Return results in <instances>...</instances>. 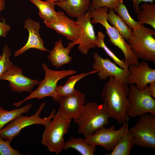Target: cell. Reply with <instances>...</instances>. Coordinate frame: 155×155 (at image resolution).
Instances as JSON below:
<instances>
[{"label": "cell", "instance_id": "6da1fadb", "mask_svg": "<svg viewBox=\"0 0 155 155\" xmlns=\"http://www.w3.org/2000/svg\"><path fill=\"white\" fill-rule=\"evenodd\" d=\"M129 85L113 77H109L104 84L101 93L111 117L119 124L125 122L129 117L127 113L130 106L128 100Z\"/></svg>", "mask_w": 155, "mask_h": 155}, {"label": "cell", "instance_id": "7a4b0ae2", "mask_svg": "<svg viewBox=\"0 0 155 155\" xmlns=\"http://www.w3.org/2000/svg\"><path fill=\"white\" fill-rule=\"evenodd\" d=\"M110 118V114L104 102L98 104L95 102H89L84 105L80 115L74 123L78 125V133L86 138L108 124Z\"/></svg>", "mask_w": 155, "mask_h": 155}, {"label": "cell", "instance_id": "3957f363", "mask_svg": "<svg viewBox=\"0 0 155 155\" xmlns=\"http://www.w3.org/2000/svg\"><path fill=\"white\" fill-rule=\"evenodd\" d=\"M109 9L107 7H103L88 10L91 18V23L92 24L99 23L104 27L109 37V41L121 51L124 57V60L128 66L138 65L139 59L131 50L127 42L117 30L108 22L107 15Z\"/></svg>", "mask_w": 155, "mask_h": 155}, {"label": "cell", "instance_id": "277c9868", "mask_svg": "<svg viewBox=\"0 0 155 155\" xmlns=\"http://www.w3.org/2000/svg\"><path fill=\"white\" fill-rule=\"evenodd\" d=\"M42 66L45 74L43 80H41L36 90L22 100L14 103L13 106L18 107L30 100L34 98L40 100L48 96H50L54 101L58 102L59 98L56 92L58 82L68 76L75 74L77 72L76 70L71 69L53 70L49 69L44 63H42Z\"/></svg>", "mask_w": 155, "mask_h": 155}, {"label": "cell", "instance_id": "5b68a950", "mask_svg": "<svg viewBox=\"0 0 155 155\" xmlns=\"http://www.w3.org/2000/svg\"><path fill=\"white\" fill-rule=\"evenodd\" d=\"M71 121L58 109L50 122L44 127L41 143L50 152L58 154L63 150L65 143L64 136L68 131Z\"/></svg>", "mask_w": 155, "mask_h": 155}, {"label": "cell", "instance_id": "8992f818", "mask_svg": "<svg viewBox=\"0 0 155 155\" xmlns=\"http://www.w3.org/2000/svg\"><path fill=\"white\" fill-rule=\"evenodd\" d=\"M155 29L146 27L144 24L132 30L127 42L138 59L155 63Z\"/></svg>", "mask_w": 155, "mask_h": 155}, {"label": "cell", "instance_id": "52a82bcc", "mask_svg": "<svg viewBox=\"0 0 155 155\" xmlns=\"http://www.w3.org/2000/svg\"><path fill=\"white\" fill-rule=\"evenodd\" d=\"M45 105L44 102H42L35 113L31 116L22 114L11 121L0 130V137L11 142L14 137L20 134L22 129L27 127L38 124L46 126L55 116L56 111L54 109L48 117H41L40 114Z\"/></svg>", "mask_w": 155, "mask_h": 155}, {"label": "cell", "instance_id": "ba28073f", "mask_svg": "<svg viewBox=\"0 0 155 155\" xmlns=\"http://www.w3.org/2000/svg\"><path fill=\"white\" fill-rule=\"evenodd\" d=\"M140 118L129 129L133 135L135 145L155 149V115L146 113Z\"/></svg>", "mask_w": 155, "mask_h": 155}, {"label": "cell", "instance_id": "9c48e42d", "mask_svg": "<svg viewBox=\"0 0 155 155\" xmlns=\"http://www.w3.org/2000/svg\"><path fill=\"white\" fill-rule=\"evenodd\" d=\"M128 98L130 106L127 113L129 117H140L146 113L155 115V98L145 88L140 90L134 85H129Z\"/></svg>", "mask_w": 155, "mask_h": 155}, {"label": "cell", "instance_id": "30bf717a", "mask_svg": "<svg viewBox=\"0 0 155 155\" xmlns=\"http://www.w3.org/2000/svg\"><path fill=\"white\" fill-rule=\"evenodd\" d=\"M129 119V117L117 130L113 125L108 128L103 127L85 138L96 146H100L107 151H111L119 140L128 131Z\"/></svg>", "mask_w": 155, "mask_h": 155}, {"label": "cell", "instance_id": "8fae6325", "mask_svg": "<svg viewBox=\"0 0 155 155\" xmlns=\"http://www.w3.org/2000/svg\"><path fill=\"white\" fill-rule=\"evenodd\" d=\"M91 19L88 11L85 14L77 18L76 21L81 28V33L76 40L69 42L68 44L72 48L78 44V50L85 55L88 54L90 49L96 47L95 43L97 36L91 22Z\"/></svg>", "mask_w": 155, "mask_h": 155}, {"label": "cell", "instance_id": "7c38bea8", "mask_svg": "<svg viewBox=\"0 0 155 155\" xmlns=\"http://www.w3.org/2000/svg\"><path fill=\"white\" fill-rule=\"evenodd\" d=\"M0 80L8 81L11 90L20 93H31L34 87L39 85L41 81L25 76L22 69L14 65L1 76Z\"/></svg>", "mask_w": 155, "mask_h": 155}, {"label": "cell", "instance_id": "4fadbf2b", "mask_svg": "<svg viewBox=\"0 0 155 155\" xmlns=\"http://www.w3.org/2000/svg\"><path fill=\"white\" fill-rule=\"evenodd\" d=\"M93 56L94 59L93 70L96 71L99 79L106 80L112 76L119 81L127 83L128 71L112 62L109 58H103L95 52Z\"/></svg>", "mask_w": 155, "mask_h": 155}, {"label": "cell", "instance_id": "5bb4252c", "mask_svg": "<svg viewBox=\"0 0 155 155\" xmlns=\"http://www.w3.org/2000/svg\"><path fill=\"white\" fill-rule=\"evenodd\" d=\"M45 25L71 42L76 40L81 33L78 22L71 19L62 11L57 12L56 16Z\"/></svg>", "mask_w": 155, "mask_h": 155}, {"label": "cell", "instance_id": "9a60e30c", "mask_svg": "<svg viewBox=\"0 0 155 155\" xmlns=\"http://www.w3.org/2000/svg\"><path fill=\"white\" fill-rule=\"evenodd\" d=\"M127 83L133 84L139 90L144 89L150 83L155 82V69L147 61H143L137 65H130L128 68Z\"/></svg>", "mask_w": 155, "mask_h": 155}, {"label": "cell", "instance_id": "2e32d148", "mask_svg": "<svg viewBox=\"0 0 155 155\" xmlns=\"http://www.w3.org/2000/svg\"><path fill=\"white\" fill-rule=\"evenodd\" d=\"M85 98V93L76 90L73 94L60 98L58 101V110L67 118L73 119L74 122L82 113L86 104Z\"/></svg>", "mask_w": 155, "mask_h": 155}, {"label": "cell", "instance_id": "e0dca14e", "mask_svg": "<svg viewBox=\"0 0 155 155\" xmlns=\"http://www.w3.org/2000/svg\"><path fill=\"white\" fill-rule=\"evenodd\" d=\"M24 27L28 32V39L24 46L15 52V57H17L21 55L30 49H35L42 51L50 52L44 47V42L40 36L39 30L41 26L39 22L28 18L25 20Z\"/></svg>", "mask_w": 155, "mask_h": 155}, {"label": "cell", "instance_id": "ac0fdd59", "mask_svg": "<svg viewBox=\"0 0 155 155\" xmlns=\"http://www.w3.org/2000/svg\"><path fill=\"white\" fill-rule=\"evenodd\" d=\"M72 48L69 45L64 47L61 39L55 43L53 48L47 56L48 59L53 66L58 69L71 63L72 57L69 55Z\"/></svg>", "mask_w": 155, "mask_h": 155}, {"label": "cell", "instance_id": "d6986e66", "mask_svg": "<svg viewBox=\"0 0 155 155\" xmlns=\"http://www.w3.org/2000/svg\"><path fill=\"white\" fill-rule=\"evenodd\" d=\"M91 2V0H66L55 3L69 16L77 18L86 13Z\"/></svg>", "mask_w": 155, "mask_h": 155}, {"label": "cell", "instance_id": "ffe728a7", "mask_svg": "<svg viewBox=\"0 0 155 155\" xmlns=\"http://www.w3.org/2000/svg\"><path fill=\"white\" fill-rule=\"evenodd\" d=\"M96 146L85 138H77L73 137L65 142L63 150L69 148L74 149L82 155H93L96 150Z\"/></svg>", "mask_w": 155, "mask_h": 155}, {"label": "cell", "instance_id": "44dd1931", "mask_svg": "<svg viewBox=\"0 0 155 155\" xmlns=\"http://www.w3.org/2000/svg\"><path fill=\"white\" fill-rule=\"evenodd\" d=\"M97 72L96 71L93 70L88 72L81 73L70 77L64 85L57 86L56 92L58 97L60 99L61 97L73 94L76 90L74 87L79 81L88 75Z\"/></svg>", "mask_w": 155, "mask_h": 155}, {"label": "cell", "instance_id": "7402d4cb", "mask_svg": "<svg viewBox=\"0 0 155 155\" xmlns=\"http://www.w3.org/2000/svg\"><path fill=\"white\" fill-rule=\"evenodd\" d=\"M38 9V15L46 24L56 16L57 12L55 10V2L48 1L30 0Z\"/></svg>", "mask_w": 155, "mask_h": 155}, {"label": "cell", "instance_id": "603a6c76", "mask_svg": "<svg viewBox=\"0 0 155 155\" xmlns=\"http://www.w3.org/2000/svg\"><path fill=\"white\" fill-rule=\"evenodd\" d=\"M135 145L133 136L129 130L118 141L116 145L107 155H129Z\"/></svg>", "mask_w": 155, "mask_h": 155}, {"label": "cell", "instance_id": "cb8c5ba5", "mask_svg": "<svg viewBox=\"0 0 155 155\" xmlns=\"http://www.w3.org/2000/svg\"><path fill=\"white\" fill-rule=\"evenodd\" d=\"M107 18L109 23L112 25L125 40H127L129 38L132 33V29L118 15L115 13L113 8L109 9L107 15Z\"/></svg>", "mask_w": 155, "mask_h": 155}, {"label": "cell", "instance_id": "d4e9b609", "mask_svg": "<svg viewBox=\"0 0 155 155\" xmlns=\"http://www.w3.org/2000/svg\"><path fill=\"white\" fill-rule=\"evenodd\" d=\"M140 7V9L137 13L138 21L141 24H148L155 29V4L144 3Z\"/></svg>", "mask_w": 155, "mask_h": 155}, {"label": "cell", "instance_id": "484cf974", "mask_svg": "<svg viewBox=\"0 0 155 155\" xmlns=\"http://www.w3.org/2000/svg\"><path fill=\"white\" fill-rule=\"evenodd\" d=\"M32 106V104L28 103L20 108L11 110H5L0 106V130L19 116L28 112Z\"/></svg>", "mask_w": 155, "mask_h": 155}, {"label": "cell", "instance_id": "4316f807", "mask_svg": "<svg viewBox=\"0 0 155 155\" xmlns=\"http://www.w3.org/2000/svg\"><path fill=\"white\" fill-rule=\"evenodd\" d=\"M105 36V34L101 32H98L95 43L96 47L102 49L107 55L113 60L115 63L121 67L128 71L129 66L125 63L124 60L119 58L105 44L104 41Z\"/></svg>", "mask_w": 155, "mask_h": 155}, {"label": "cell", "instance_id": "83f0119b", "mask_svg": "<svg viewBox=\"0 0 155 155\" xmlns=\"http://www.w3.org/2000/svg\"><path fill=\"white\" fill-rule=\"evenodd\" d=\"M114 11L131 29H136L141 25L138 21L135 20L131 17L123 0L118 4Z\"/></svg>", "mask_w": 155, "mask_h": 155}, {"label": "cell", "instance_id": "f1b7e54d", "mask_svg": "<svg viewBox=\"0 0 155 155\" xmlns=\"http://www.w3.org/2000/svg\"><path fill=\"white\" fill-rule=\"evenodd\" d=\"M11 54L10 48L7 45L5 44L3 48L1 58L0 60V77L14 65L10 60Z\"/></svg>", "mask_w": 155, "mask_h": 155}, {"label": "cell", "instance_id": "f546056e", "mask_svg": "<svg viewBox=\"0 0 155 155\" xmlns=\"http://www.w3.org/2000/svg\"><path fill=\"white\" fill-rule=\"evenodd\" d=\"M123 0H92L88 9L92 10L99 8L106 7L115 10L118 4Z\"/></svg>", "mask_w": 155, "mask_h": 155}, {"label": "cell", "instance_id": "4dcf8cb0", "mask_svg": "<svg viewBox=\"0 0 155 155\" xmlns=\"http://www.w3.org/2000/svg\"><path fill=\"white\" fill-rule=\"evenodd\" d=\"M11 142L0 137V155H22L20 152L13 148Z\"/></svg>", "mask_w": 155, "mask_h": 155}, {"label": "cell", "instance_id": "1f68e13d", "mask_svg": "<svg viewBox=\"0 0 155 155\" xmlns=\"http://www.w3.org/2000/svg\"><path fill=\"white\" fill-rule=\"evenodd\" d=\"M11 29L9 25L6 23L5 20L3 18L2 21H0V36L5 37Z\"/></svg>", "mask_w": 155, "mask_h": 155}, {"label": "cell", "instance_id": "d6a6232c", "mask_svg": "<svg viewBox=\"0 0 155 155\" xmlns=\"http://www.w3.org/2000/svg\"><path fill=\"white\" fill-rule=\"evenodd\" d=\"M133 2V7L134 11L137 13L140 9V7L139 6V4L142 2L149 3H153L154 0H130Z\"/></svg>", "mask_w": 155, "mask_h": 155}, {"label": "cell", "instance_id": "836d02e7", "mask_svg": "<svg viewBox=\"0 0 155 155\" xmlns=\"http://www.w3.org/2000/svg\"><path fill=\"white\" fill-rule=\"evenodd\" d=\"M148 94L152 97L155 98V82H152L145 87Z\"/></svg>", "mask_w": 155, "mask_h": 155}, {"label": "cell", "instance_id": "e575fe53", "mask_svg": "<svg viewBox=\"0 0 155 155\" xmlns=\"http://www.w3.org/2000/svg\"><path fill=\"white\" fill-rule=\"evenodd\" d=\"M5 0H0V13L3 10L5 7ZM1 21V18L0 17V21Z\"/></svg>", "mask_w": 155, "mask_h": 155}, {"label": "cell", "instance_id": "d590c367", "mask_svg": "<svg viewBox=\"0 0 155 155\" xmlns=\"http://www.w3.org/2000/svg\"><path fill=\"white\" fill-rule=\"evenodd\" d=\"M46 1H53L55 2H62L66 0H45Z\"/></svg>", "mask_w": 155, "mask_h": 155}, {"label": "cell", "instance_id": "8d00e7d4", "mask_svg": "<svg viewBox=\"0 0 155 155\" xmlns=\"http://www.w3.org/2000/svg\"><path fill=\"white\" fill-rule=\"evenodd\" d=\"M1 58V55L0 54V60Z\"/></svg>", "mask_w": 155, "mask_h": 155}]
</instances>
